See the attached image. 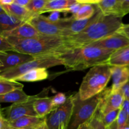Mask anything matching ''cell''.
Returning <instances> with one entry per match:
<instances>
[{"instance_id": "1", "label": "cell", "mask_w": 129, "mask_h": 129, "mask_svg": "<svg viewBox=\"0 0 129 129\" xmlns=\"http://www.w3.org/2000/svg\"><path fill=\"white\" fill-rule=\"evenodd\" d=\"M122 18L113 15H104L78 34L63 37L68 49L86 46L117 32L123 25Z\"/></svg>"}, {"instance_id": "2", "label": "cell", "mask_w": 129, "mask_h": 129, "mask_svg": "<svg viewBox=\"0 0 129 129\" xmlns=\"http://www.w3.org/2000/svg\"><path fill=\"white\" fill-rule=\"evenodd\" d=\"M6 39L15 51L34 57L45 55H58L68 49L64 38L40 35L30 39L8 37Z\"/></svg>"}, {"instance_id": "3", "label": "cell", "mask_w": 129, "mask_h": 129, "mask_svg": "<svg viewBox=\"0 0 129 129\" xmlns=\"http://www.w3.org/2000/svg\"><path fill=\"white\" fill-rule=\"evenodd\" d=\"M113 52L92 45L68 49L58 55L67 69L82 71L107 63Z\"/></svg>"}, {"instance_id": "4", "label": "cell", "mask_w": 129, "mask_h": 129, "mask_svg": "<svg viewBox=\"0 0 129 129\" xmlns=\"http://www.w3.org/2000/svg\"><path fill=\"white\" fill-rule=\"evenodd\" d=\"M110 88L91 98L81 100L78 93L73 95V112L67 129H78L82 125L89 122L98 110Z\"/></svg>"}, {"instance_id": "5", "label": "cell", "mask_w": 129, "mask_h": 129, "mask_svg": "<svg viewBox=\"0 0 129 129\" xmlns=\"http://www.w3.org/2000/svg\"><path fill=\"white\" fill-rule=\"evenodd\" d=\"M111 66L105 63L92 67L83 78L78 94L81 100L91 98L106 89L111 79Z\"/></svg>"}, {"instance_id": "6", "label": "cell", "mask_w": 129, "mask_h": 129, "mask_svg": "<svg viewBox=\"0 0 129 129\" xmlns=\"http://www.w3.org/2000/svg\"><path fill=\"white\" fill-rule=\"evenodd\" d=\"M61 65L63 66V63L58 55H51L36 57H34L33 60L2 72L0 73V76L5 79L15 81L16 78L32 69L37 68H44L47 69L48 68Z\"/></svg>"}, {"instance_id": "7", "label": "cell", "mask_w": 129, "mask_h": 129, "mask_svg": "<svg viewBox=\"0 0 129 129\" xmlns=\"http://www.w3.org/2000/svg\"><path fill=\"white\" fill-rule=\"evenodd\" d=\"M73 95L67 98L65 103L55 108L45 117L49 129H67L73 112Z\"/></svg>"}, {"instance_id": "8", "label": "cell", "mask_w": 129, "mask_h": 129, "mask_svg": "<svg viewBox=\"0 0 129 129\" xmlns=\"http://www.w3.org/2000/svg\"><path fill=\"white\" fill-rule=\"evenodd\" d=\"M37 94L30 96L27 101L17 103H13L11 105L1 109L3 115L7 122H13L25 116L37 117L34 109V102Z\"/></svg>"}, {"instance_id": "9", "label": "cell", "mask_w": 129, "mask_h": 129, "mask_svg": "<svg viewBox=\"0 0 129 129\" xmlns=\"http://www.w3.org/2000/svg\"><path fill=\"white\" fill-rule=\"evenodd\" d=\"M28 22L40 35L63 37V30L58 21L52 22L46 16L37 15L32 18Z\"/></svg>"}, {"instance_id": "10", "label": "cell", "mask_w": 129, "mask_h": 129, "mask_svg": "<svg viewBox=\"0 0 129 129\" xmlns=\"http://www.w3.org/2000/svg\"><path fill=\"white\" fill-rule=\"evenodd\" d=\"M93 47L113 52L129 45V39L118 31L90 44Z\"/></svg>"}, {"instance_id": "11", "label": "cell", "mask_w": 129, "mask_h": 129, "mask_svg": "<svg viewBox=\"0 0 129 129\" xmlns=\"http://www.w3.org/2000/svg\"><path fill=\"white\" fill-rule=\"evenodd\" d=\"M34 57L16 51L0 52V73L33 60Z\"/></svg>"}, {"instance_id": "12", "label": "cell", "mask_w": 129, "mask_h": 129, "mask_svg": "<svg viewBox=\"0 0 129 129\" xmlns=\"http://www.w3.org/2000/svg\"><path fill=\"white\" fill-rule=\"evenodd\" d=\"M124 100L123 96L120 90L111 92L110 88L99 108V113L101 115H104L112 111L120 110Z\"/></svg>"}, {"instance_id": "13", "label": "cell", "mask_w": 129, "mask_h": 129, "mask_svg": "<svg viewBox=\"0 0 129 129\" xmlns=\"http://www.w3.org/2000/svg\"><path fill=\"white\" fill-rule=\"evenodd\" d=\"M48 89H45L37 94L34 102V109L37 116L45 118L54 109L52 102V97L48 96Z\"/></svg>"}, {"instance_id": "14", "label": "cell", "mask_w": 129, "mask_h": 129, "mask_svg": "<svg viewBox=\"0 0 129 129\" xmlns=\"http://www.w3.org/2000/svg\"><path fill=\"white\" fill-rule=\"evenodd\" d=\"M111 78H112L111 92L118 91L129 80V66H111Z\"/></svg>"}, {"instance_id": "15", "label": "cell", "mask_w": 129, "mask_h": 129, "mask_svg": "<svg viewBox=\"0 0 129 129\" xmlns=\"http://www.w3.org/2000/svg\"><path fill=\"white\" fill-rule=\"evenodd\" d=\"M96 5L104 15H113L123 18L121 13V0H98L89 1Z\"/></svg>"}, {"instance_id": "16", "label": "cell", "mask_w": 129, "mask_h": 129, "mask_svg": "<svg viewBox=\"0 0 129 129\" xmlns=\"http://www.w3.org/2000/svg\"><path fill=\"white\" fill-rule=\"evenodd\" d=\"M36 30L29 22H24L13 30L3 34L4 37H13L18 39H30L40 35Z\"/></svg>"}, {"instance_id": "17", "label": "cell", "mask_w": 129, "mask_h": 129, "mask_svg": "<svg viewBox=\"0 0 129 129\" xmlns=\"http://www.w3.org/2000/svg\"><path fill=\"white\" fill-rule=\"evenodd\" d=\"M6 13L16 18L22 22H28L34 16V15L29 11L25 7H22L16 4L12 3L9 5L2 6Z\"/></svg>"}, {"instance_id": "18", "label": "cell", "mask_w": 129, "mask_h": 129, "mask_svg": "<svg viewBox=\"0 0 129 129\" xmlns=\"http://www.w3.org/2000/svg\"><path fill=\"white\" fill-rule=\"evenodd\" d=\"M76 2L77 0H48L41 14L53 11L67 13L68 8Z\"/></svg>"}, {"instance_id": "19", "label": "cell", "mask_w": 129, "mask_h": 129, "mask_svg": "<svg viewBox=\"0 0 129 129\" xmlns=\"http://www.w3.org/2000/svg\"><path fill=\"white\" fill-rule=\"evenodd\" d=\"M110 66H129V45L115 52L107 62Z\"/></svg>"}, {"instance_id": "20", "label": "cell", "mask_w": 129, "mask_h": 129, "mask_svg": "<svg viewBox=\"0 0 129 129\" xmlns=\"http://www.w3.org/2000/svg\"><path fill=\"white\" fill-rule=\"evenodd\" d=\"M45 121V118L33 116H25L13 122H8L11 127L18 128H34Z\"/></svg>"}, {"instance_id": "21", "label": "cell", "mask_w": 129, "mask_h": 129, "mask_svg": "<svg viewBox=\"0 0 129 129\" xmlns=\"http://www.w3.org/2000/svg\"><path fill=\"white\" fill-rule=\"evenodd\" d=\"M49 76V74L46 69L37 68L27 72L19 78L15 79L16 81L36 82L46 79Z\"/></svg>"}, {"instance_id": "22", "label": "cell", "mask_w": 129, "mask_h": 129, "mask_svg": "<svg viewBox=\"0 0 129 129\" xmlns=\"http://www.w3.org/2000/svg\"><path fill=\"white\" fill-rule=\"evenodd\" d=\"M22 21L9 14H0V35L11 31L23 23Z\"/></svg>"}, {"instance_id": "23", "label": "cell", "mask_w": 129, "mask_h": 129, "mask_svg": "<svg viewBox=\"0 0 129 129\" xmlns=\"http://www.w3.org/2000/svg\"><path fill=\"white\" fill-rule=\"evenodd\" d=\"M82 3V6L79 11L75 14L72 15V18L75 20H82L89 19L92 17L96 13L97 7L94 4L91 3L89 1L79 0Z\"/></svg>"}, {"instance_id": "24", "label": "cell", "mask_w": 129, "mask_h": 129, "mask_svg": "<svg viewBox=\"0 0 129 129\" xmlns=\"http://www.w3.org/2000/svg\"><path fill=\"white\" fill-rule=\"evenodd\" d=\"M30 97V96L27 94L23 89H15L0 95V103H17L27 101Z\"/></svg>"}, {"instance_id": "25", "label": "cell", "mask_w": 129, "mask_h": 129, "mask_svg": "<svg viewBox=\"0 0 129 129\" xmlns=\"http://www.w3.org/2000/svg\"><path fill=\"white\" fill-rule=\"evenodd\" d=\"M24 84L16 81L10 80L0 76V95L15 89H23Z\"/></svg>"}, {"instance_id": "26", "label": "cell", "mask_w": 129, "mask_h": 129, "mask_svg": "<svg viewBox=\"0 0 129 129\" xmlns=\"http://www.w3.org/2000/svg\"><path fill=\"white\" fill-rule=\"evenodd\" d=\"M48 0H30L26 8L34 15H41Z\"/></svg>"}, {"instance_id": "27", "label": "cell", "mask_w": 129, "mask_h": 129, "mask_svg": "<svg viewBox=\"0 0 129 129\" xmlns=\"http://www.w3.org/2000/svg\"><path fill=\"white\" fill-rule=\"evenodd\" d=\"M119 110H120L112 111V112H110L104 115H101L99 113L100 115V117H101V120H102V122L105 128H107L108 127H110L112 123H113L116 120Z\"/></svg>"}, {"instance_id": "28", "label": "cell", "mask_w": 129, "mask_h": 129, "mask_svg": "<svg viewBox=\"0 0 129 129\" xmlns=\"http://www.w3.org/2000/svg\"><path fill=\"white\" fill-rule=\"evenodd\" d=\"M116 123L120 129H122L125 126L127 125L128 123V117L125 111L121 108L119 110L117 118H116Z\"/></svg>"}, {"instance_id": "29", "label": "cell", "mask_w": 129, "mask_h": 129, "mask_svg": "<svg viewBox=\"0 0 129 129\" xmlns=\"http://www.w3.org/2000/svg\"><path fill=\"white\" fill-rule=\"evenodd\" d=\"M90 124H91V129H106L102 123L98 110L92 117V119L90 120Z\"/></svg>"}, {"instance_id": "30", "label": "cell", "mask_w": 129, "mask_h": 129, "mask_svg": "<svg viewBox=\"0 0 129 129\" xmlns=\"http://www.w3.org/2000/svg\"><path fill=\"white\" fill-rule=\"evenodd\" d=\"M67 98L63 93H58L52 96V102L54 108H57L64 104L67 101Z\"/></svg>"}, {"instance_id": "31", "label": "cell", "mask_w": 129, "mask_h": 129, "mask_svg": "<svg viewBox=\"0 0 129 129\" xmlns=\"http://www.w3.org/2000/svg\"><path fill=\"white\" fill-rule=\"evenodd\" d=\"M8 51H15L12 45L8 42L6 38L0 35V52Z\"/></svg>"}, {"instance_id": "32", "label": "cell", "mask_w": 129, "mask_h": 129, "mask_svg": "<svg viewBox=\"0 0 129 129\" xmlns=\"http://www.w3.org/2000/svg\"><path fill=\"white\" fill-rule=\"evenodd\" d=\"M82 3L79 1V0H77V2L72 5L70 7L68 8L67 13H72L73 15H75L78 11H79L80 8L82 6Z\"/></svg>"}, {"instance_id": "33", "label": "cell", "mask_w": 129, "mask_h": 129, "mask_svg": "<svg viewBox=\"0 0 129 129\" xmlns=\"http://www.w3.org/2000/svg\"><path fill=\"white\" fill-rule=\"evenodd\" d=\"M120 91L122 93L124 99L129 101V80L120 88Z\"/></svg>"}, {"instance_id": "34", "label": "cell", "mask_w": 129, "mask_h": 129, "mask_svg": "<svg viewBox=\"0 0 129 129\" xmlns=\"http://www.w3.org/2000/svg\"><path fill=\"white\" fill-rule=\"evenodd\" d=\"M121 13L123 16L129 13V0H121Z\"/></svg>"}, {"instance_id": "35", "label": "cell", "mask_w": 129, "mask_h": 129, "mask_svg": "<svg viewBox=\"0 0 129 129\" xmlns=\"http://www.w3.org/2000/svg\"><path fill=\"white\" fill-rule=\"evenodd\" d=\"M60 12L59 11H53L51 12L50 15L48 17V18L52 22H57L60 19Z\"/></svg>"}, {"instance_id": "36", "label": "cell", "mask_w": 129, "mask_h": 129, "mask_svg": "<svg viewBox=\"0 0 129 129\" xmlns=\"http://www.w3.org/2000/svg\"><path fill=\"white\" fill-rule=\"evenodd\" d=\"M118 31L129 39V24H126V25L123 24Z\"/></svg>"}, {"instance_id": "37", "label": "cell", "mask_w": 129, "mask_h": 129, "mask_svg": "<svg viewBox=\"0 0 129 129\" xmlns=\"http://www.w3.org/2000/svg\"><path fill=\"white\" fill-rule=\"evenodd\" d=\"M121 108L125 111L128 117V123L127 125H129V101L126 100H124L123 103Z\"/></svg>"}, {"instance_id": "38", "label": "cell", "mask_w": 129, "mask_h": 129, "mask_svg": "<svg viewBox=\"0 0 129 129\" xmlns=\"http://www.w3.org/2000/svg\"><path fill=\"white\" fill-rule=\"evenodd\" d=\"M30 1V0H14V3L20 6H22V7L26 8Z\"/></svg>"}, {"instance_id": "39", "label": "cell", "mask_w": 129, "mask_h": 129, "mask_svg": "<svg viewBox=\"0 0 129 129\" xmlns=\"http://www.w3.org/2000/svg\"><path fill=\"white\" fill-rule=\"evenodd\" d=\"M6 120L5 119L3 115L1 109H0V129H3L4 128L5 124H6Z\"/></svg>"}, {"instance_id": "40", "label": "cell", "mask_w": 129, "mask_h": 129, "mask_svg": "<svg viewBox=\"0 0 129 129\" xmlns=\"http://www.w3.org/2000/svg\"><path fill=\"white\" fill-rule=\"evenodd\" d=\"M14 0H0V5L1 6H5V5H9L13 3Z\"/></svg>"}, {"instance_id": "41", "label": "cell", "mask_w": 129, "mask_h": 129, "mask_svg": "<svg viewBox=\"0 0 129 129\" xmlns=\"http://www.w3.org/2000/svg\"><path fill=\"white\" fill-rule=\"evenodd\" d=\"M33 129H49L48 128V126H47L46 123V120L44 122H42V123L39 124V125H37V127H35V128Z\"/></svg>"}, {"instance_id": "42", "label": "cell", "mask_w": 129, "mask_h": 129, "mask_svg": "<svg viewBox=\"0 0 129 129\" xmlns=\"http://www.w3.org/2000/svg\"><path fill=\"white\" fill-rule=\"evenodd\" d=\"M78 129H91V124H90V121L89 122H87V123H84V124L82 125Z\"/></svg>"}, {"instance_id": "43", "label": "cell", "mask_w": 129, "mask_h": 129, "mask_svg": "<svg viewBox=\"0 0 129 129\" xmlns=\"http://www.w3.org/2000/svg\"><path fill=\"white\" fill-rule=\"evenodd\" d=\"M34 128H35V127H34ZM34 128H14V127H11V126L10 125L8 124V122L6 121V124H5V127H4V128L3 129H33Z\"/></svg>"}, {"instance_id": "44", "label": "cell", "mask_w": 129, "mask_h": 129, "mask_svg": "<svg viewBox=\"0 0 129 129\" xmlns=\"http://www.w3.org/2000/svg\"><path fill=\"white\" fill-rule=\"evenodd\" d=\"M106 129H120V128H119L118 126V125H117V123H116V122L115 121L113 123H112V124H111L110 127H108Z\"/></svg>"}, {"instance_id": "45", "label": "cell", "mask_w": 129, "mask_h": 129, "mask_svg": "<svg viewBox=\"0 0 129 129\" xmlns=\"http://www.w3.org/2000/svg\"><path fill=\"white\" fill-rule=\"evenodd\" d=\"M5 10L3 9V6H1V5H0V14H3V13H5Z\"/></svg>"}, {"instance_id": "46", "label": "cell", "mask_w": 129, "mask_h": 129, "mask_svg": "<svg viewBox=\"0 0 129 129\" xmlns=\"http://www.w3.org/2000/svg\"><path fill=\"white\" fill-rule=\"evenodd\" d=\"M122 129H129V125H126Z\"/></svg>"}]
</instances>
